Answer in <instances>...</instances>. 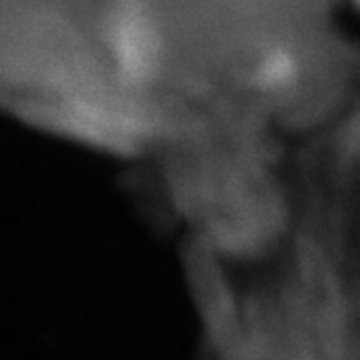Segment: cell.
Here are the masks:
<instances>
[{
    "label": "cell",
    "mask_w": 360,
    "mask_h": 360,
    "mask_svg": "<svg viewBox=\"0 0 360 360\" xmlns=\"http://www.w3.org/2000/svg\"><path fill=\"white\" fill-rule=\"evenodd\" d=\"M351 4H353V8H355V11L356 13L360 15V0H349Z\"/></svg>",
    "instance_id": "1"
}]
</instances>
